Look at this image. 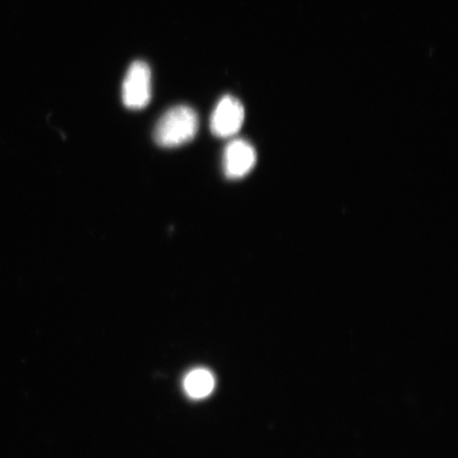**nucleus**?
<instances>
[{
  "label": "nucleus",
  "instance_id": "f257e3e1",
  "mask_svg": "<svg viewBox=\"0 0 458 458\" xmlns=\"http://www.w3.org/2000/svg\"><path fill=\"white\" fill-rule=\"evenodd\" d=\"M199 130V117L191 107L179 106L163 114L154 131V140L160 147L175 148L191 141Z\"/></svg>",
  "mask_w": 458,
  "mask_h": 458
},
{
  "label": "nucleus",
  "instance_id": "f03ea898",
  "mask_svg": "<svg viewBox=\"0 0 458 458\" xmlns=\"http://www.w3.org/2000/svg\"><path fill=\"white\" fill-rule=\"evenodd\" d=\"M152 73L146 62L135 61L123 83V105L130 110H142L151 101Z\"/></svg>",
  "mask_w": 458,
  "mask_h": 458
},
{
  "label": "nucleus",
  "instance_id": "7ed1b4c3",
  "mask_svg": "<svg viewBox=\"0 0 458 458\" xmlns=\"http://www.w3.org/2000/svg\"><path fill=\"white\" fill-rule=\"evenodd\" d=\"M245 110L242 102L233 96H225L217 102L210 119V129L222 139L236 135L242 130Z\"/></svg>",
  "mask_w": 458,
  "mask_h": 458
},
{
  "label": "nucleus",
  "instance_id": "20e7f679",
  "mask_svg": "<svg viewBox=\"0 0 458 458\" xmlns=\"http://www.w3.org/2000/svg\"><path fill=\"white\" fill-rule=\"evenodd\" d=\"M257 162L255 148L244 140L229 142L223 154V170L228 179L238 180L248 175Z\"/></svg>",
  "mask_w": 458,
  "mask_h": 458
},
{
  "label": "nucleus",
  "instance_id": "39448f33",
  "mask_svg": "<svg viewBox=\"0 0 458 458\" xmlns=\"http://www.w3.org/2000/svg\"><path fill=\"white\" fill-rule=\"evenodd\" d=\"M189 396L196 399L208 397L215 387V377L210 371L199 369L191 372L184 382Z\"/></svg>",
  "mask_w": 458,
  "mask_h": 458
}]
</instances>
